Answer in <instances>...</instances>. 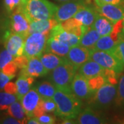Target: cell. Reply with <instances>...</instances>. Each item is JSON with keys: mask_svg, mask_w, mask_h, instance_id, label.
<instances>
[{"mask_svg": "<svg viewBox=\"0 0 124 124\" xmlns=\"http://www.w3.org/2000/svg\"><path fill=\"white\" fill-rule=\"evenodd\" d=\"M53 99L56 104L55 115L63 119H75L81 111L82 101L72 93L57 89Z\"/></svg>", "mask_w": 124, "mask_h": 124, "instance_id": "obj_1", "label": "cell"}, {"mask_svg": "<svg viewBox=\"0 0 124 124\" xmlns=\"http://www.w3.org/2000/svg\"><path fill=\"white\" fill-rule=\"evenodd\" d=\"M21 6L24 10L28 19L36 20L54 18L58 8L57 5L48 0H27L25 4Z\"/></svg>", "mask_w": 124, "mask_h": 124, "instance_id": "obj_2", "label": "cell"}, {"mask_svg": "<svg viewBox=\"0 0 124 124\" xmlns=\"http://www.w3.org/2000/svg\"><path fill=\"white\" fill-rule=\"evenodd\" d=\"M77 70V68L66 61L50 71L48 79L58 90L72 93L71 83Z\"/></svg>", "mask_w": 124, "mask_h": 124, "instance_id": "obj_3", "label": "cell"}, {"mask_svg": "<svg viewBox=\"0 0 124 124\" xmlns=\"http://www.w3.org/2000/svg\"><path fill=\"white\" fill-rule=\"evenodd\" d=\"M117 88L115 85L106 83L92 94L89 99L90 107L94 110L107 108L115 101Z\"/></svg>", "mask_w": 124, "mask_h": 124, "instance_id": "obj_4", "label": "cell"}, {"mask_svg": "<svg viewBox=\"0 0 124 124\" xmlns=\"http://www.w3.org/2000/svg\"><path fill=\"white\" fill-rule=\"evenodd\" d=\"M50 34L39 32L30 33L24 41L23 54L28 59L39 57L45 51L46 41Z\"/></svg>", "mask_w": 124, "mask_h": 124, "instance_id": "obj_5", "label": "cell"}, {"mask_svg": "<svg viewBox=\"0 0 124 124\" xmlns=\"http://www.w3.org/2000/svg\"><path fill=\"white\" fill-rule=\"evenodd\" d=\"M90 59L97 62L105 69L115 71L119 74L124 71V64L111 52L90 50Z\"/></svg>", "mask_w": 124, "mask_h": 124, "instance_id": "obj_6", "label": "cell"}, {"mask_svg": "<svg viewBox=\"0 0 124 124\" xmlns=\"http://www.w3.org/2000/svg\"><path fill=\"white\" fill-rule=\"evenodd\" d=\"M85 0H70L58 6L54 16L55 20L58 23H62L67 19L73 17L80 9L86 6Z\"/></svg>", "mask_w": 124, "mask_h": 124, "instance_id": "obj_7", "label": "cell"}, {"mask_svg": "<svg viewBox=\"0 0 124 124\" xmlns=\"http://www.w3.org/2000/svg\"><path fill=\"white\" fill-rule=\"evenodd\" d=\"M10 25L13 32L19 34L25 38L28 35L29 22L21 5H19L11 15Z\"/></svg>", "mask_w": 124, "mask_h": 124, "instance_id": "obj_8", "label": "cell"}, {"mask_svg": "<svg viewBox=\"0 0 124 124\" xmlns=\"http://www.w3.org/2000/svg\"><path fill=\"white\" fill-rule=\"evenodd\" d=\"M71 91L81 101L89 99L93 93L90 89L88 79L79 73H77L71 83Z\"/></svg>", "mask_w": 124, "mask_h": 124, "instance_id": "obj_9", "label": "cell"}, {"mask_svg": "<svg viewBox=\"0 0 124 124\" xmlns=\"http://www.w3.org/2000/svg\"><path fill=\"white\" fill-rule=\"evenodd\" d=\"M4 38L5 49L14 57L23 54V46L26 39L23 36L11 31L6 32Z\"/></svg>", "mask_w": 124, "mask_h": 124, "instance_id": "obj_10", "label": "cell"}, {"mask_svg": "<svg viewBox=\"0 0 124 124\" xmlns=\"http://www.w3.org/2000/svg\"><path fill=\"white\" fill-rule=\"evenodd\" d=\"M90 49L78 44L70 48L66 56L67 62L79 69L84 63L90 59Z\"/></svg>", "mask_w": 124, "mask_h": 124, "instance_id": "obj_11", "label": "cell"}, {"mask_svg": "<svg viewBox=\"0 0 124 124\" xmlns=\"http://www.w3.org/2000/svg\"><path fill=\"white\" fill-rule=\"evenodd\" d=\"M95 8L98 13L107 18L112 23H115L124 18V8L120 5L107 4L96 6Z\"/></svg>", "mask_w": 124, "mask_h": 124, "instance_id": "obj_12", "label": "cell"}, {"mask_svg": "<svg viewBox=\"0 0 124 124\" xmlns=\"http://www.w3.org/2000/svg\"><path fill=\"white\" fill-rule=\"evenodd\" d=\"M40 100V96L34 88L31 89L20 99L19 101L21 102L22 106L26 113L27 119L33 117L34 111L35 110L36 108L38 106Z\"/></svg>", "mask_w": 124, "mask_h": 124, "instance_id": "obj_13", "label": "cell"}, {"mask_svg": "<svg viewBox=\"0 0 124 124\" xmlns=\"http://www.w3.org/2000/svg\"><path fill=\"white\" fill-rule=\"evenodd\" d=\"M76 119V124H101L106 123V120L103 116L90 106L85 108L83 111H81Z\"/></svg>", "mask_w": 124, "mask_h": 124, "instance_id": "obj_14", "label": "cell"}, {"mask_svg": "<svg viewBox=\"0 0 124 124\" xmlns=\"http://www.w3.org/2000/svg\"><path fill=\"white\" fill-rule=\"evenodd\" d=\"M49 36L53 37L62 42H64L70 47L78 45L79 43V37L65 31L62 28L60 23H59L51 29Z\"/></svg>", "mask_w": 124, "mask_h": 124, "instance_id": "obj_15", "label": "cell"}, {"mask_svg": "<svg viewBox=\"0 0 124 124\" xmlns=\"http://www.w3.org/2000/svg\"><path fill=\"white\" fill-rule=\"evenodd\" d=\"M28 19L29 22V34L33 32L50 34L51 29L59 23L54 18L44 20H36L32 19Z\"/></svg>", "mask_w": 124, "mask_h": 124, "instance_id": "obj_16", "label": "cell"}, {"mask_svg": "<svg viewBox=\"0 0 124 124\" xmlns=\"http://www.w3.org/2000/svg\"><path fill=\"white\" fill-rule=\"evenodd\" d=\"M106 69L92 59H88L78 69V73L86 79H90L99 75H103Z\"/></svg>", "mask_w": 124, "mask_h": 124, "instance_id": "obj_17", "label": "cell"}, {"mask_svg": "<svg viewBox=\"0 0 124 124\" xmlns=\"http://www.w3.org/2000/svg\"><path fill=\"white\" fill-rule=\"evenodd\" d=\"M21 72L25 73L34 78L45 76L48 73L39 57H32L28 59L27 66L24 68L21 69Z\"/></svg>", "mask_w": 124, "mask_h": 124, "instance_id": "obj_18", "label": "cell"}, {"mask_svg": "<svg viewBox=\"0 0 124 124\" xmlns=\"http://www.w3.org/2000/svg\"><path fill=\"white\" fill-rule=\"evenodd\" d=\"M97 11L95 8L85 6L74 15L73 17L85 27H91L97 15Z\"/></svg>", "mask_w": 124, "mask_h": 124, "instance_id": "obj_19", "label": "cell"}, {"mask_svg": "<svg viewBox=\"0 0 124 124\" xmlns=\"http://www.w3.org/2000/svg\"><path fill=\"white\" fill-rule=\"evenodd\" d=\"M70 48V47L64 42H62L53 37L49 36L48 39L46 41L44 52L52 53L60 57H66Z\"/></svg>", "mask_w": 124, "mask_h": 124, "instance_id": "obj_20", "label": "cell"}, {"mask_svg": "<svg viewBox=\"0 0 124 124\" xmlns=\"http://www.w3.org/2000/svg\"><path fill=\"white\" fill-rule=\"evenodd\" d=\"M35 81V78L20 72L19 76L15 82L17 86V94L16 96L19 101L30 90L32 85Z\"/></svg>", "mask_w": 124, "mask_h": 124, "instance_id": "obj_21", "label": "cell"}, {"mask_svg": "<svg viewBox=\"0 0 124 124\" xmlns=\"http://www.w3.org/2000/svg\"><path fill=\"white\" fill-rule=\"evenodd\" d=\"M39 58L40 61L43 63L44 68L48 72L67 61L66 57H60L59 55L49 52H44L39 57Z\"/></svg>", "mask_w": 124, "mask_h": 124, "instance_id": "obj_22", "label": "cell"}, {"mask_svg": "<svg viewBox=\"0 0 124 124\" xmlns=\"http://www.w3.org/2000/svg\"><path fill=\"white\" fill-rule=\"evenodd\" d=\"M113 26L114 23H112L110 20L98 13L91 27L97 31L100 36H105L110 35L113 30Z\"/></svg>", "mask_w": 124, "mask_h": 124, "instance_id": "obj_23", "label": "cell"}, {"mask_svg": "<svg viewBox=\"0 0 124 124\" xmlns=\"http://www.w3.org/2000/svg\"><path fill=\"white\" fill-rule=\"evenodd\" d=\"M62 28L67 32L75 35L79 37H81L85 31L88 29V27L84 26L81 25L77 20L74 17H72L69 19L60 23ZM90 28V27H89Z\"/></svg>", "mask_w": 124, "mask_h": 124, "instance_id": "obj_24", "label": "cell"}, {"mask_svg": "<svg viewBox=\"0 0 124 124\" xmlns=\"http://www.w3.org/2000/svg\"><path fill=\"white\" fill-rule=\"evenodd\" d=\"M100 37L101 36L97 31H95L92 27H90L79 38V44L92 50Z\"/></svg>", "mask_w": 124, "mask_h": 124, "instance_id": "obj_25", "label": "cell"}, {"mask_svg": "<svg viewBox=\"0 0 124 124\" xmlns=\"http://www.w3.org/2000/svg\"><path fill=\"white\" fill-rule=\"evenodd\" d=\"M117 41L113 39L110 35L105 36H101L97 40L92 50H100V51H106L111 52L115 48L117 44Z\"/></svg>", "mask_w": 124, "mask_h": 124, "instance_id": "obj_26", "label": "cell"}, {"mask_svg": "<svg viewBox=\"0 0 124 124\" xmlns=\"http://www.w3.org/2000/svg\"><path fill=\"white\" fill-rule=\"evenodd\" d=\"M6 110L9 116L19 121L21 124H26L27 116L22 103L19 100L13 102Z\"/></svg>", "mask_w": 124, "mask_h": 124, "instance_id": "obj_27", "label": "cell"}, {"mask_svg": "<svg viewBox=\"0 0 124 124\" xmlns=\"http://www.w3.org/2000/svg\"><path fill=\"white\" fill-rule=\"evenodd\" d=\"M42 99H53L57 88L50 81H44L33 87Z\"/></svg>", "mask_w": 124, "mask_h": 124, "instance_id": "obj_28", "label": "cell"}, {"mask_svg": "<svg viewBox=\"0 0 124 124\" xmlns=\"http://www.w3.org/2000/svg\"><path fill=\"white\" fill-rule=\"evenodd\" d=\"M115 103L116 107L124 108V73L119 77Z\"/></svg>", "mask_w": 124, "mask_h": 124, "instance_id": "obj_29", "label": "cell"}, {"mask_svg": "<svg viewBox=\"0 0 124 124\" xmlns=\"http://www.w3.org/2000/svg\"><path fill=\"white\" fill-rule=\"evenodd\" d=\"M17 100L18 99L15 94L6 92L0 93V110H6L8 107Z\"/></svg>", "mask_w": 124, "mask_h": 124, "instance_id": "obj_30", "label": "cell"}, {"mask_svg": "<svg viewBox=\"0 0 124 124\" xmlns=\"http://www.w3.org/2000/svg\"><path fill=\"white\" fill-rule=\"evenodd\" d=\"M108 83L106 78L104 75H99L90 78L88 79V85L90 89L91 90L93 94L98 89L100 88L103 85Z\"/></svg>", "mask_w": 124, "mask_h": 124, "instance_id": "obj_31", "label": "cell"}, {"mask_svg": "<svg viewBox=\"0 0 124 124\" xmlns=\"http://www.w3.org/2000/svg\"><path fill=\"white\" fill-rule=\"evenodd\" d=\"M111 53L114 54L124 66V36L121 37L115 48L111 51Z\"/></svg>", "mask_w": 124, "mask_h": 124, "instance_id": "obj_32", "label": "cell"}, {"mask_svg": "<svg viewBox=\"0 0 124 124\" xmlns=\"http://www.w3.org/2000/svg\"><path fill=\"white\" fill-rule=\"evenodd\" d=\"M14 57L12 54L9 53L5 49L0 51V70L3 69V68L6 66L9 62L13 61Z\"/></svg>", "mask_w": 124, "mask_h": 124, "instance_id": "obj_33", "label": "cell"}, {"mask_svg": "<svg viewBox=\"0 0 124 124\" xmlns=\"http://www.w3.org/2000/svg\"><path fill=\"white\" fill-rule=\"evenodd\" d=\"M18 69L19 68L15 64V63L14 62V61H12V62H9L6 66H5L1 71H2L5 75H6L7 76L14 78L17 72Z\"/></svg>", "mask_w": 124, "mask_h": 124, "instance_id": "obj_34", "label": "cell"}, {"mask_svg": "<svg viewBox=\"0 0 124 124\" xmlns=\"http://www.w3.org/2000/svg\"><path fill=\"white\" fill-rule=\"evenodd\" d=\"M43 107L46 113L54 112L56 110V104L53 99H42Z\"/></svg>", "mask_w": 124, "mask_h": 124, "instance_id": "obj_35", "label": "cell"}, {"mask_svg": "<svg viewBox=\"0 0 124 124\" xmlns=\"http://www.w3.org/2000/svg\"><path fill=\"white\" fill-rule=\"evenodd\" d=\"M21 4V0H4L5 8L9 13H13Z\"/></svg>", "mask_w": 124, "mask_h": 124, "instance_id": "obj_36", "label": "cell"}, {"mask_svg": "<svg viewBox=\"0 0 124 124\" xmlns=\"http://www.w3.org/2000/svg\"><path fill=\"white\" fill-rule=\"evenodd\" d=\"M39 121V124H53L55 123L56 118L55 116L52 115L44 114L37 118Z\"/></svg>", "mask_w": 124, "mask_h": 124, "instance_id": "obj_37", "label": "cell"}, {"mask_svg": "<svg viewBox=\"0 0 124 124\" xmlns=\"http://www.w3.org/2000/svg\"><path fill=\"white\" fill-rule=\"evenodd\" d=\"M13 61L19 69H23L27 66L28 62V59L24 54H22V55L15 57Z\"/></svg>", "mask_w": 124, "mask_h": 124, "instance_id": "obj_38", "label": "cell"}, {"mask_svg": "<svg viewBox=\"0 0 124 124\" xmlns=\"http://www.w3.org/2000/svg\"><path fill=\"white\" fill-rule=\"evenodd\" d=\"M124 0H94L95 6H101L103 4H115L121 5L123 3Z\"/></svg>", "mask_w": 124, "mask_h": 124, "instance_id": "obj_39", "label": "cell"}, {"mask_svg": "<svg viewBox=\"0 0 124 124\" xmlns=\"http://www.w3.org/2000/svg\"><path fill=\"white\" fill-rule=\"evenodd\" d=\"M4 90L6 93L15 94V95L17 94V86H16V84L13 82H8L4 85Z\"/></svg>", "mask_w": 124, "mask_h": 124, "instance_id": "obj_40", "label": "cell"}, {"mask_svg": "<svg viewBox=\"0 0 124 124\" xmlns=\"http://www.w3.org/2000/svg\"><path fill=\"white\" fill-rule=\"evenodd\" d=\"M12 79H13L12 77L5 75L2 71L0 70V89L4 88L5 85L9 82V81Z\"/></svg>", "mask_w": 124, "mask_h": 124, "instance_id": "obj_41", "label": "cell"}, {"mask_svg": "<svg viewBox=\"0 0 124 124\" xmlns=\"http://www.w3.org/2000/svg\"><path fill=\"white\" fill-rule=\"evenodd\" d=\"M0 124H21L19 121H18L17 119H15L13 117L10 116H8L4 117L3 119L0 120Z\"/></svg>", "mask_w": 124, "mask_h": 124, "instance_id": "obj_42", "label": "cell"}, {"mask_svg": "<svg viewBox=\"0 0 124 124\" xmlns=\"http://www.w3.org/2000/svg\"><path fill=\"white\" fill-rule=\"evenodd\" d=\"M26 124H39V121L37 120V117H31L27 119Z\"/></svg>", "mask_w": 124, "mask_h": 124, "instance_id": "obj_43", "label": "cell"}, {"mask_svg": "<svg viewBox=\"0 0 124 124\" xmlns=\"http://www.w3.org/2000/svg\"><path fill=\"white\" fill-rule=\"evenodd\" d=\"M55 1H57L59 2H62V3H63V2H66V1H70V0H55Z\"/></svg>", "mask_w": 124, "mask_h": 124, "instance_id": "obj_44", "label": "cell"}, {"mask_svg": "<svg viewBox=\"0 0 124 124\" xmlns=\"http://www.w3.org/2000/svg\"><path fill=\"white\" fill-rule=\"evenodd\" d=\"M27 0H21V5H24Z\"/></svg>", "mask_w": 124, "mask_h": 124, "instance_id": "obj_45", "label": "cell"}, {"mask_svg": "<svg viewBox=\"0 0 124 124\" xmlns=\"http://www.w3.org/2000/svg\"><path fill=\"white\" fill-rule=\"evenodd\" d=\"M85 1H86L87 3H90V0H85Z\"/></svg>", "mask_w": 124, "mask_h": 124, "instance_id": "obj_46", "label": "cell"}, {"mask_svg": "<svg viewBox=\"0 0 124 124\" xmlns=\"http://www.w3.org/2000/svg\"></svg>", "mask_w": 124, "mask_h": 124, "instance_id": "obj_47", "label": "cell"}]
</instances>
